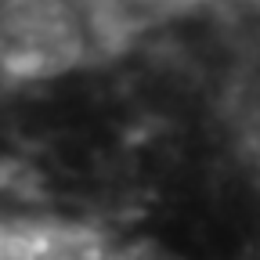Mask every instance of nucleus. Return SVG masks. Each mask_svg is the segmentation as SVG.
Returning a JSON list of instances; mask_svg holds the SVG:
<instances>
[{
	"instance_id": "f257e3e1",
	"label": "nucleus",
	"mask_w": 260,
	"mask_h": 260,
	"mask_svg": "<svg viewBox=\"0 0 260 260\" xmlns=\"http://www.w3.org/2000/svg\"><path fill=\"white\" fill-rule=\"evenodd\" d=\"M87 54L83 18L69 0H0V73L15 83H47Z\"/></svg>"
}]
</instances>
